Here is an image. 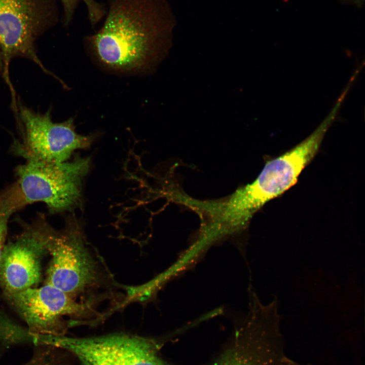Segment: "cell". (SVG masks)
Masks as SVG:
<instances>
[{"mask_svg":"<svg viewBox=\"0 0 365 365\" xmlns=\"http://www.w3.org/2000/svg\"><path fill=\"white\" fill-rule=\"evenodd\" d=\"M18 106L22 125L21 138L14 140L11 150L26 161H66L75 150L89 148L97 137V134L78 133L74 117L56 123L52 120L50 108L41 113L19 102Z\"/></svg>","mask_w":365,"mask_h":365,"instance_id":"3957f363","label":"cell"},{"mask_svg":"<svg viewBox=\"0 0 365 365\" xmlns=\"http://www.w3.org/2000/svg\"><path fill=\"white\" fill-rule=\"evenodd\" d=\"M64 11V24L68 25L72 19L75 10L80 1L86 6L91 25L94 27L105 15L106 10L103 4L95 0H60Z\"/></svg>","mask_w":365,"mask_h":365,"instance_id":"7c38bea8","label":"cell"},{"mask_svg":"<svg viewBox=\"0 0 365 365\" xmlns=\"http://www.w3.org/2000/svg\"><path fill=\"white\" fill-rule=\"evenodd\" d=\"M322 136L321 131L316 132L291 150L267 162L253 182L232 193L231 202L238 213L250 221L267 202L295 184L318 151Z\"/></svg>","mask_w":365,"mask_h":365,"instance_id":"277c9868","label":"cell"},{"mask_svg":"<svg viewBox=\"0 0 365 365\" xmlns=\"http://www.w3.org/2000/svg\"><path fill=\"white\" fill-rule=\"evenodd\" d=\"M3 67V61L2 52H1V48H0V72H1V71L2 70Z\"/></svg>","mask_w":365,"mask_h":365,"instance_id":"9a60e30c","label":"cell"},{"mask_svg":"<svg viewBox=\"0 0 365 365\" xmlns=\"http://www.w3.org/2000/svg\"><path fill=\"white\" fill-rule=\"evenodd\" d=\"M54 230L42 214L16 239L5 244L0 258V286L6 294L33 287L40 280L42 260Z\"/></svg>","mask_w":365,"mask_h":365,"instance_id":"8992f818","label":"cell"},{"mask_svg":"<svg viewBox=\"0 0 365 365\" xmlns=\"http://www.w3.org/2000/svg\"><path fill=\"white\" fill-rule=\"evenodd\" d=\"M90 158L76 155L70 161H26L16 167L14 185L24 205L41 202L51 214L71 211L81 201L82 184Z\"/></svg>","mask_w":365,"mask_h":365,"instance_id":"7a4b0ae2","label":"cell"},{"mask_svg":"<svg viewBox=\"0 0 365 365\" xmlns=\"http://www.w3.org/2000/svg\"><path fill=\"white\" fill-rule=\"evenodd\" d=\"M258 316L249 320L213 365H310L286 354L276 314Z\"/></svg>","mask_w":365,"mask_h":365,"instance_id":"ba28073f","label":"cell"},{"mask_svg":"<svg viewBox=\"0 0 365 365\" xmlns=\"http://www.w3.org/2000/svg\"><path fill=\"white\" fill-rule=\"evenodd\" d=\"M45 345L70 351L83 365H168L159 345L150 339L124 334L89 338L48 335Z\"/></svg>","mask_w":365,"mask_h":365,"instance_id":"5b68a950","label":"cell"},{"mask_svg":"<svg viewBox=\"0 0 365 365\" xmlns=\"http://www.w3.org/2000/svg\"><path fill=\"white\" fill-rule=\"evenodd\" d=\"M157 0H108L101 28L85 38L90 56L101 69L142 76L155 61L160 36Z\"/></svg>","mask_w":365,"mask_h":365,"instance_id":"6da1fadb","label":"cell"},{"mask_svg":"<svg viewBox=\"0 0 365 365\" xmlns=\"http://www.w3.org/2000/svg\"><path fill=\"white\" fill-rule=\"evenodd\" d=\"M6 295L32 334L62 335V316L81 315L87 312L85 305L49 284Z\"/></svg>","mask_w":365,"mask_h":365,"instance_id":"30bf717a","label":"cell"},{"mask_svg":"<svg viewBox=\"0 0 365 365\" xmlns=\"http://www.w3.org/2000/svg\"><path fill=\"white\" fill-rule=\"evenodd\" d=\"M32 357L23 365H59L58 357L55 347L49 345H40Z\"/></svg>","mask_w":365,"mask_h":365,"instance_id":"4fadbf2b","label":"cell"},{"mask_svg":"<svg viewBox=\"0 0 365 365\" xmlns=\"http://www.w3.org/2000/svg\"><path fill=\"white\" fill-rule=\"evenodd\" d=\"M0 199H1V195H0Z\"/></svg>","mask_w":365,"mask_h":365,"instance_id":"2e32d148","label":"cell"},{"mask_svg":"<svg viewBox=\"0 0 365 365\" xmlns=\"http://www.w3.org/2000/svg\"><path fill=\"white\" fill-rule=\"evenodd\" d=\"M49 253L47 284L69 295L79 294L97 282L96 265L84 243L80 223L68 219L66 228L52 236Z\"/></svg>","mask_w":365,"mask_h":365,"instance_id":"52a82bcc","label":"cell"},{"mask_svg":"<svg viewBox=\"0 0 365 365\" xmlns=\"http://www.w3.org/2000/svg\"><path fill=\"white\" fill-rule=\"evenodd\" d=\"M16 211L14 206L9 200L0 201V258L5 245L7 234L8 221L11 215Z\"/></svg>","mask_w":365,"mask_h":365,"instance_id":"5bb4252c","label":"cell"},{"mask_svg":"<svg viewBox=\"0 0 365 365\" xmlns=\"http://www.w3.org/2000/svg\"><path fill=\"white\" fill-rule=\"evenodd\" d=\"M39 4L38 0H0V48L8 83L9 63L17 57L30 60L55 77L42 63L35 48L43 22Z\"/></svg>","mask_w":365,"mask_h":365,"instance_id":"9c48e42d","label":"cell"},{"mask_svg":"<svg viewBox=\"0 0 365 365\" xmlns=\"http://www.w3.org/2000/svg\"><path fill=\"white\" fill-rule=\"evenodd\" d=\"M33 334L10 319L0 311V344L10 346L23 342H32Z\"/></svg>","mask_w":365,"mask_h":365,"instance_id":"8fae6325","label":"cell"}]
</instances>
